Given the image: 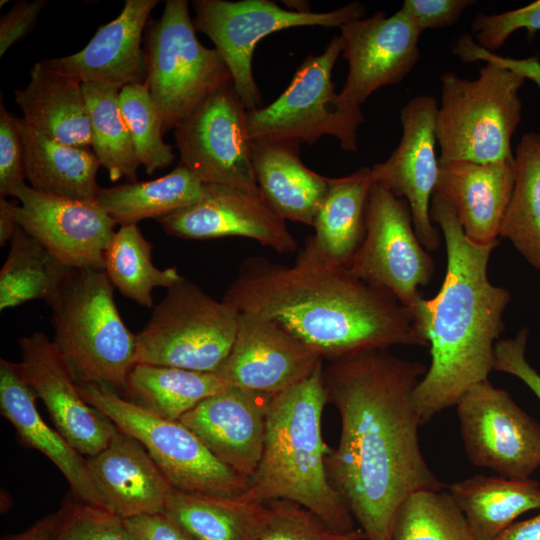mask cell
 Segmentation results:
<instances>
[{
	"label": "cell",
	"instance_id": "cell-39",
	"mask_svg": "<svg viewBox=\"0 0 540 540\" xmlns=\"http://www.w3.org/2000/svg\"><path fill=\"white\" fill-rule=\"evenodd\" d=\"M119 105L137 160L147 174L152 175L155 171L171 165L175 154L162 138L163 122L147 84L121 88Z\"/></svg>",
	"mask_w": 540,
	"mask_h": 540
},
{
	"label": "cell",
	"instance_id": "cell-3",
	"mask_svg": "<svg viewBox=\"0 0 540 540\" xmlns=\"http://www.w3.org/2000/svg\"><path fill=\"white\" fill-rule=\"evenodd\" d=\"M430 218L445 241L447 266L437 295L413 313L429 343L431 362L413 392L421 426L456 406L494 370L510 292L491 283L488 263L497 243L479 245L463 232L452 206L436 191Z\"/></svg>",
	"mask_w": 540,
	"mask_h": 540
},
{
	"label": "cell",
	"instance_id": "cell-31",
	"mask_svg": "<svg viewBox=\"0 0 540 540\" xmlns=\"http://www.w3.org/2000/svg\"><path fill=\"white\" fill-rule=\"evenodd\" d=\"M476 540H494L520 515L540 508V484L530 479L474 475L449 486Z\"/></svg>",
	"mask_w": 540,
	"mask_h": 540
},
{
	"label": "cell",
	"instance_id": "cell-18",
	"mask_svg": "<svg viewBox=\"0 0 540 540\" xmlns=\"http://www.w3.org/2000/svg\"><path fill=\"white\" fill-rule=\"evenodd\" d=\"M23 376L59 431L82 455L108 446L118 428L81 396L75 376L54 341L40 331L18 340Z\"/></svg>",
	"mask_w": 540,
	"mask_h": 540
},
{
	"label": "cell",
	"instance_id": "cell-50",
	"mask_svg": "<svg viewBox=\"0 0 540 540\" xmlns=\"http://www.w3.org/2000/svg\"><path fill=\"white\" fill-rule=\"evenodd\" d=\"M494 540H540V513L527 520L512 523Z\"/></svg>",
	"mask_w": 540,
	"mask_h": 540
},
{
	"label": "cell",
	"instance_id": "cell-38",
	"mask_svg": "<svg viewBox=\"0 0 540 540\" xmlns=\"http://www.w3.org/2000/svg\"><path fill=\"white\" fill-rule=\"evenodd\" d=\"M392 540H476L448 491L419 490L397 509Z\"/></svg>",
	"mask_w": 540,
	"mask_h": 540
},
{
	"label": "cell",
	"instance_id": "cell-45",
	"mask_svg": "<svg viewBox=\"0 0 540 540\" xmlns=\"http://www.w3.org/2000/svg\"><path fill=\"white\" fill-rule=\"evenodd\" d=\"M472 0H405L400 10L422 33L455 24Z\"/></svg>",
	"mask_w": 540,
	"mask_h": 540
},
{
	"label": "cell",
	"instance_id": "cell-30",
	"mask_svg": "<svg viewBox=\"0 0 540 540\" xmlns=\"http://www.w3.org/2000/svg\"><path fill=\"white\" fill-rule=\"evenodd\" d=\"M374 180L371 167L340 178H329L327 192L316 213L309 236L327 261L347 267L365 235L366 212Z\"/></svg>",
	"mask_w": 540,
	"mask_h": 540
},
{
	"label": "cell",
	"instance_id": "cell-2",
	"mask_svg": "<svg viewBox=\"0 0 540 540\" xmlns=\"http://www.w3.org/2000/svg\"><path fill=\"white\" fill-rule=\"evenodd\" d=\"M222 301L275 322L323 360L394 345L429 347L409 308L324 259L309 237L292 266L244 260Z\"/></svg>",
	"mask_w": 540,
	"mask_h": 540
},
{
	"label": "cell",
	"instance_id": "cell-36",
	"mask_svg": "<svg viewBox=\"0 0 540 540\" xmlns=\"http://www.w3.org/2000/svg\"><path fill=\"white\" fill-rule=\"evenodd\" d=\"M152 248L137 224L122 225L104 255V271L112 285L125 297L148 308L154 305V288L168 289L182 278L176 267H156Z\"/></svg>",
	"mask_w": 540,
	"mask_h": 540
},
{
	"label": "cell",
	"instance_id": "cell-5",
	"mask_svg": "<svg viewBox=\"0 0 540 540\" xmlns=\"http://www.w3.org/2000/svg\"><path fill=\"white\" fill-rule=\"evenodd\" d=\"M104 270L70 268L53 303L54 342L77 383L125 388L136 334L122 320Z\"/></svg>",
	"mask_w": 540,
	"mask_h": 540
},
{
	"label": "cell",
	"instance_id": "cell-28",
	"mask_svg": "<svg viewBox=\"0 0 540 540\" xmlns=\"http://www.w3.org/2000/svg\"><path fill=\"white\" fill-rule=\"evenodd\" d=\"M25 151V176L40 192L78 200H95L100 162L91 148L61 143L15 117Z\"/></svg>",
	"mask_w": 540,
	"mask_h": 540
},
{
	"label": "cell",
	"instance_id": "cell-1",
	"mask_svg": "<svg viewBox=\"0 0 540 540\" xmlns=\"http://www.w3.org/2000/svg\"><path fill=\"white\" fill-rule=\"evenodd\" d=\"M427 367L388 349L329 361L328 403L340 416L337 447L326 457L328 478L366 540H392L402 501L419 490H442L419 444L413 392Z\"/></svg>",
	"mask_w": 540,
	"mask_h": 540
},
{
	"label": "cell",
	"instance_id": "cell-16",
	"mask_svg": "<svg viewBox=\"0 0 540 540\" xmlns=\"http://www.w3.org/2000/svg\"><path fill=\"white\" fill-rule=\"evenodd\" d=\"M438 103L429 95L409 100L401 109L402 137L383 162L371 167L372 177L398 198L407 201L418 239L426 250H436L440 230L430 218L440 163L436 156Z\"/></svg>",
	"mask_w": 540,
	"mask_h": 540
},
{
	"label": "cell",
	"instance_id": "cell-15",
	"mask_svg": "<svg viewBox=\"0 0 540 540\" xmlns=\"http://www.w3.org/2000/svg\"><path fill=\"white\" fill-rule=\"evenodd\" d=\"M339 29L341 54L348 63L338 93L341 108H360L378 89L400 83L420 58L421 32L400 9L389 17L378 11Z\"/></svg>",
	"mask_w": 540,
	"mask_h": 540
},
{
	"label": "cell",
	"instance_id": "cell-40",
	"mask_svg": "<svg viewBox=\"0 0 540 540\" xmlns=\"http://www.w3.org/2000/svg\"><path fill=\"white\" fill-rule=\"evenodd\" d=\"M53 540H139L116 514L68 499Z\"/></svg>",
	"mask_w": 540,
	"mask_h": 540
},
{
	"label": "cell",
	"instance_id": "cell-44",
	"mask_svg": "<svg viewBox=\"0 0 540 540\" xmlns=\"http://www.w3.org/2000/svg\"><path fill=\"white\" fill-rule=\"evenodd\" d=\"M528 329H521L514 338L499 340L495 345L494 370L520 379L540 400V374L526 359Z\"/></svg>",
	"mask_w": 540,
	"mask_h": 540
},
{
	"label": "cell",
	"instance_id": "cell-24",
	"mask_svg": "<svg viewBox=\"0 0 540 540\" xmlns=\"http://www.w3.org/2000/svg\"><path fill=\"white\" fill-rule=\"evenodd\" d=\"M513 185V160H458L440 163L435 191L452 206L471 241L490 245L498 243Z\"/></svg>",
	"mask_w": 540,
	"mask_h": 540
},
{
	"label": "cell",
	"instance_id": "cell-14",
	"mask_svg": "<svg viewBox=\"0 0 540 540\" xmlns=\"http://www.w3.org/2000/svg\"><path fill=\"white\" fill-rule=\"evenodd\" d=\"M246 111L230 82L178 123L174 136L180 163L203 183L229 186L263 197L252 167Z\"/></svg>",
	"mask_w": 540,
	"mask_h": 540
},
{
	"label": "cell",
	"instance_id": "cell-26",
	"mask_svg": "<svg viewBox=\"0 0 540 540\" xmlns=\"http://www.w3.org/2000/svg\"><path fill=\"white\" fill-rule=\"evenodd\" d=\"M292 141L251 142L256 182L266 202L284 219L313 225L329 177L308 168Z\"/></svg>",
	"mask_w": 540,
	"mask_h": 540
},
{
	"label": "cell",
	"instance_id": "cell-11",
	"mask_svg": "<svg viewBox=\"0 0 540 540\" xmlns=\"http://www.w3.org/2000/svg\"><path fill=\"white\" fill-rule=\"evenodd\" d=\"M195 29L214 43L232 75L233 85L247 111L262 106L252 60L256 45L273 32L302 26L340 28L364 17L365 6L354 1L328 12L299 13L271 0H194Z\"/></svg>",
	"mask_w": 540,
	"mask_h": 540
},
{
	"label": "cell",
	"instance_id": "cell-20",
	"mask_svg": "<svg viewBox=\"0 0 540 540\" xmlns=\"http://www.w3.org/2000/svg\"><path fill=\"white\" fill-rule=\"evenodd\" d=\"M158 221L167 234L178 238L246 237L278 253L297 250L285 220L263 197L229 186L205 184L197 203Z\"/></svg>",
	"mask_w": 540,
	"mask_h": 540
},
{
	"label": "cell",
	"instance_id": "cell-47",
	"mask_svg": "<svg viewBox=\"0 0 540 540\" xmlns=\"http://www.w3.org/2000/svg\"><path fill=\"white\" fill-rule=\"evenodd\" d=\"M459 56L463 62L467 63L485 61L500 65L533 81L540 88V61L536 57L525 59L504 57L484 49L471 38L462 43Z\"/></svg>",
	"mask_w": 540,
	"mask_h": 540
},
{
	"label": "cell",
	"instance_id": "cell-21",
	"mask_svg": "<svg viewBox=\"0 0 540 540\" xmlns=\"http://www.w3.org/2000/svg\"><path fill=\"white\" fill-rule=\"evenodd\" d=\"M272 399L228 385L180 418L223 464L248 481L262 457Z\"/></svg>",
	"mask_w": 540,
	"mask_h": 540
},
{
	"label": "cell",
	"instance_id": "cell-25",
	"mask_svg": "<svg viewBox=\"0 0 540 540\" xmlns=\"http://www.w3.org/2000/svg\"><path fill=\"white\" fill-rule=\"evenodd\" d=\"M36 395L20 363L0 360V410L28 446L46 455L66 478L76 500L105 509L89 475L87 459L42 419ZM106 510V509H105Z\"/></svg>",
	"mask_w": 540,
	"mask_h": 540
},
{
	"label": "cell",
	"instance_id": "cell-17",
	"mask_svg": "<svg viewBox=\"0 0 540 540\" xmlns=\"http://www.w3.org/2000/svg\"><path fill=\"white\" fill-rule=\"evenodd\" d=\"M17 223L68 268L104 270L117 223L96 202L46 194L22 184Z\"/></svg>",
	"mask_w": 540,
	"mask_h": 540
},
{
	"label": "cell",
	"instance_id": "cell-9",
	"mask_svg": "<svg viewBox=\"0 0 540 540\" xmlns=\"http://www.w3.org/2000/svg\"><path fill=\"white\" fill-rule=\"evenodd\" d=\"M83 399L146 449L172 487L187 493L239 496L249 481L220 462L180 421L163 418L100 383H77Z\"/></svg>",
	"mask_w": 540,
	"mask_h": 540
},
{
	"label": "cell",
	"instance_id": "cell-27",
	"mask_svg": "<svg viewBox=\"0 0 540 540\" xmlns=\"http://www.w3.org/2000/svg\"><path fill=\"white\" fill-rule=\"evenodd\" d=\"M14 95L29 125L61 143L91 148L82 83L39 61L30 70L27 86Z\"/></svg>",
	"mask_w": 540,
	"mask_h": 540
},
{
	"label": "cell",
	"instance_id": "cell-35",
	"mask_svg": "<svg viewBox=\"0 0 540 540\" xmlns=\"http://www.w3.org/2000/svg\"><path fill=\"white\" fill-rule=\"evenodd\" d=\"M69 269L18 226L0 271V310L38 299L51 305Z\"/></svg>",
	"mask_w": 540,
	"mask_h": 540
},
{
	"label": "cell",
	"instance_id": "cell-29",
	"mask_svg": "<svg viewBox=\"0 0 540 540\" xmlns=\"http://www.w3.org/2000/svg\"><path fill=\"white\" fill-rule=\"evenodd\" d=\"M164 514L191 540H259L271 514L269 503L239 496L174 489Z\"/></svg>",
	"mask_w": 540,
	"mask_h": 540
},
{
	"label": "cell",
	"instance_id": "cell-7",
	"mask_svg": "<svg viewBox=\"0 0 540 540\" xmlns=\"http://www.w3.org/2000/svg\"><path fill=\"white\" fill-rule=\"evenodd\" d=\"M195 31L187 0H167L160 18L150 19L145 28L146 84L164 131L233 82L218 51L203 46Z\"/></svg>",
	"mask_w": 540,
	"mask_h": 540
},
{
	"label": "cell",
	"instance_id": "cell-34",
	"mask_svg": "<svg viewBox=\"0 0 540 540\" xmlns=\"http://www.w3.org/2000/svg\"><path fill=\"white\" fill-rule=\"evenodd\" d=\"M514 185L500 236L540 269V133L524 134L513 154Z\"/></svg>",
	"mask_w": 540,
	"mask_h": 540
},
{
	"label": "cell",
	"instance_id": "cell-51",
	"mask_svg": "<svg viewBox=\"0 0 540 540\" xmlns=\"http://www.w3.org/2000/svg\"><path fill=\"white\" fill-rule=\"evenodd\" d=\"M18 206L15 202L9 201L6 197H0V245L4 246L7 242H10L16 229L17 223V209Z\"/></svg>",
	"mask_w": 540,
	"mask_h": 540
},
{
	"label": "cell",
	"instance_id": "cell-8",
	"mask_svg": "<svg viewBox=\"0 0 540 540\" xmlns=\"http://www.w3.org/2000/svg\"><path fill=\"white\" fill-rule=\"evenodd\" d=\"M238 317L182 276L136 334V362L217 373L233 345Z\"/></svg>",
	"mask_w": 540,
	"mask_h": 540
},
{
	"label": "cell",
	"instance_id": "cell-48",
	"mask_svg": "<svg viewBox=\"0 0 540 540\" xmlns=\"http://www.w3.org/2000/svg\"><path fill=\"white\" fill-rule=\"evenodd\" d=\"M124 520L139 540H191L164 513Z\"/></svg>",
	"mask_w": 540,
	"mask_h": 540
},
{
	"label": "cell",
	"instance_id": "cell-22",
	"mask_svg": "<svg viewBox=\"0 0 540 540\" xmlns=\"http://www.w3.org/2000/svg\"><path fill=\"white\" fill-rule=\"evenodd\" d=\"M158 0H126L120 14L98 28L80 51L41 62L80 83H102L120 89L145 84L147 64L142 38Z\"/></svg>",
	"mask_w": 540,
	"mask_h": 540
},
{
	"label": "cell",
	"instance_id": "cell-10",
	"mask_svg": "<svg viewBox=\"0 0 540 540\" xmlns=\"http://www.w3.org/2000/svg\"><path fill=\"white\" fill-rule=\"evenodd\" d=\"M341 54L339 36L317 56L309 54L283 93L271 104L246 111L248 139L292 141L312 145L325 135L339 140L343 150L358 149V128L365 121L361 108H341L332 81Z\"/></svg>",
	"mask_w": 540,
	"mask_h": 540
},
{
	"label": "cell",
	"instance_id": "cell-32",
	"mask_svg": "<svg viewBox=\"0 0 540 540\" xmlns=\"http://www.w3.org/2000/svg\"><path fill=\"white\" fill-rule=\"evenodd\" d=\"M204 192L205 183L179 163L171 172L154 180L100 188L95 200L122 226L147 218L158 220L185 209L197 203Z\"/></svg>",
	"mask_w": 540,
	"mask_h": 540
},
{
	"label": "cell",
	"instance_id": "cell-49",
	"mask_svg": "<svg viewBox=\"0 0 540 540\" xmlns=\"http://www.w3.org/2000/svg\"><path fill=\"white\" fill-rule=\"evenodd\" d=\"M61 519V511L50 513L26 530L2 538V540H53Z\"/></svg>",
	"mask_w": 540,
	"mask_h": 540
},
{
	"label": "cell",
	"instance_id": "cell-41",
	"mask_svg": "<svg viewBox=\"0 0 540 540\" xmlns=\"http://www.w3.org/2000/svg\"><path fill=\"white\" fill-rule=\"evenodd\" d=\"M268 503L270 519L259 540H366L360 528L348 533L335 532L296 503L285 500Z\"/></svg>",
	"mask_w": 540,
	"mask_h": 540
},
{
	"label": "cell",
	"instance_id": "cell-12",
	"mask_svg": "<svg viewBox=\"0 0 540 540\" xmlns=\"http://www.w3.org/2000/svg\"><path fill=\"white\" fill-rule=\"evenodd\" d=\"M346 268L412 312L423 299L419 287L433 277L434 261L416 235L407 201L378 183L370 191L364 239Z\"/></svg>",
	"mask_w": 540,
	"mask_h": 540
},
{
	"label": "cell",
	"instance_id": "cell-33",
	"mask_svg": "<svg viewBox=\"0 0 540 540\" xmlns=\"http://www.w3.org/2000/svg\"><path fill=\"white\" fill-rule=\"evenodd\" d=\"M228 385L213 372L137 363L125 388L140 405L174 421ZM137 403V402H136Z\"/></svg>",
	"mask_w": 540,
	"mask_h": 540
},
{
	"label": "cell",
	"instance_id": "cell-46",
	"mask_svg": "<svg viewBox=\"0 0 540 540\" xmlns=\"http://www.w3.org/2000/svg\"><path fill=\"white\" fill-rule=\"evenodd\" d=\"M46 0L20 1L0 20V56L33 28Z\"/></svg>",
	"mask_w": 540,
	"mask_h": 540
},
{
	"label": "cell",
	"instance_id": "cell-13",
	"mask_svg": "<svg viewBox=\"0 0 540 540\" xmlns=\"http://www.w3.org/2000/svg\"><path fill=\"white\" fill-rule=\"evenodd\" d=\"M467 458L509 479H529L540 467V424L489 379L456 404Z\"/></svg>",
	"mask_w": 540,
	"mask_h": 540
},
{
	"label": "cell",
	"instance_id": "cell-4",
	"mask_svg": "<svg viewBox=\"0 0 540 540\" xmlns=\"http://www.w3.org/2000/svg\"><path fill=\"white\" fill-rule=\"evenodd\" d=\"M323 369L322 362L308 378L270 401L262 457L239 497L254 503L293 502L335 532L348 533L356 522L326 470L331 449L321 433L328 403Z\"/></svg>",
	"mask_w": 540,
	"mask_h": 540
},
{
	"label": "cell",
	"instance_id": "cell-53",
	"mask_svg": "<svg viewBox=\"0 0 540 540\" xmlns=\"http://www.w3.org/2000/svg\"><path fill=\"white\" fill-rule=\"evenodd\" d=\"M7 2H8L7 0H1V2H0V6H2V5H3V3H7Z\"/></svg>",
	"mask_w": 540,
	"mask_h": 540
},
{
	"label": "cell",
	"instance_id": "cell-43",
	"mask_svg": "<svg viewBox=\"0 0 540 540\" xmlns=\"http://www.w3.org/2000/svg\"><path fill=\"white\" fill-rule=\"evenodd\" d=\"M25 151L15 116L0 104V195L14 196L24 184Z\"/></svg>",
	"mask_w": 540,
	"mask_h": 540
},
{
	"label": "cell",
	"instance_id": "cell-42",
	"mask_svg": "<svg viewBox=\"0 0 540 540\" xmlns=\"http://www.w3.org/2000/svg\"><path fill=\"white\" fill-rule=\"evenodd\" d=\"M471 29L477 44L492 52L501 48L519 29H525L532 36L540 31V0L502 13H479L473 19Z\"/></svg>",
	"mask_w": 540,
	"mask_h": 540
},
{
	"label": "cell",
	"instance_id": "cell-52",
	"mask_svg": "<svg viewBox=\"0 0 540 540\" xmlns=\"http://www.w3.org/2000/svg\"><path fill=\"white\" fill-rule=\"evenodd\" d=\"M283 3L288 7V10H291V11H295L299 13L311 12L310 3L307 1L294 0V1H283Z\"/></svg>",
	"mask_w": 540,
	"mask_h": 540
},
{
	"label": "cell",
	"instance_id": "cell-19",
	"mask_svg": "<svg viewBox=\"0 0 540 540\" xmlns=\"http://www.w3.org/2000/svg\"><path fill=\"white\" fill-rule=\"evenodd\" d=\"M322 362L275 322L239 313L233 345L217 374L227 385L272 399L308 378Z\"/></svg>",
	"mask_w": 540,
	"mask_h": 540
},
{
	"label": "cell",
	"instance_id": "cell-37",
	"mask_svg": "<svg viewBox=\"0 0 540 540\" xmlns=\"http://www.w3.org/2000/svg\"><path fill=\"white\" fill-rule=\"evenodd\" d=\"M91 124V148L100 165L115 182L137 180L140 166L119 105L120 88L110 84L82 83Z\"/></svg>",
	"mask_w": 540,
	"mask_h": 540
},
{
	"label": "cell",
	"instance_id": "cell-23",
	"mask_svg": "<svg viewBox=\"0 0 540 540\" xmlns=\"http://www.w3.org/2000/svg\"><path fill=\"white\" fill-rule=\"evenodd\" d=\"M105 509L123 519L165 512L174 490L146 449L117 430L106 448L87 458Z\"/></svg>",
	"mask_w": 540,
	"mask_h": 540
},
{
	"label": "cell",
	"instance_id": "cell-6",
	"mask_svg": "<svg viewBox=\"0 0 540 540\" xmlns=\"http://www.w3.org/2000/svg\"><path fill=\"white\" fill-rule=\"evenodd\" d=\"M525 80L494 63H486L474 80L443 73L436 119L439 163L513 160L511 140L521 122L519 90Z\"/></svg>",
	"mask_w": 540,
	"mask_h": 540
}]
</instances>
